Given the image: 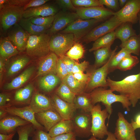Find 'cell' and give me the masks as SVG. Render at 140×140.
Returning a JSON list of instances; mask_svg holds the SVG:
<instances>
[{"label": "cell", "instance_id": "32", "mask_svg": "<svg viewBox=\"0 0 140 140\" xmlns=\"http://www.w3.org/2000/svg\"><path fill=\"white\" fill-rule=\"evenodd\" d=\"M34 87L29 84L24 87L19 89L15 93L14 99L17 104H24L29 102L31 96H33Z\"/></svg>", "mask_w": 140, "mask_h": 140}, {"label": "cell", "instance_id": "29", "mask_svg": "<svg viewBox=\"0 0 140 140\" xmlns=\"http://www.w3.org/2000/svg\"><path fill=\"white\" fill-rule=\"evenodd\" d=\"M61 81L56 74H50L42 77L39 81L40 88L43 90L47 92L52 91Z\"/></svg>", "mask_w": 140, "mask_h": 140}, {"label": "cell", "instance_id": "19", "mask_svg": "<svg viewBox=\"0 0 140 140\" xmlns=\"http://www.w3.org/2000/svg\"><path fill=\"white\" fill-rule=\"evenodd\" d=\"M30 123L18 116L7 115L0 120V133L9 134L16 132L18 127Z\"/></svg>", "mask_w": 140, "mask_h": 140}, {"label": "cell", "instance_id": "36", "mask_svg": "<svg viewBox=\"0 0 140 140\" xmlns=\"http://www.w3.org/2000/svg\"><path fill=\"white\" fill-rule=\"evenodd\" d=\"M139 62V60L137 57L129 54L122 59L118 65L117 69L122 71L130 70Z\"/></svg>", "mask_w": 140, "mask_h": 140}, {"label": "cell", "instance_id": "49", "mask_svg": "<svg viewBox=\"0 0 140 140\" xmlns=\"http://www.w3.org/2000/svg\"><path fill=\"white\" fill-rule=\"evenodd\" d=\"M76 137L74 133L72 132L51 137L50 140H76Z\"/></svg>", "mask_w": 140, "mask_h": 140}, {"label": "cell", "instance_id": "46", "mask_svg": "<svg viewBox=\"0 0 140 140\" xmlns=\"http://www.w3.org/2000/svg\"><path fill=\"white\" fill-rule=\"evenodd\" d=\"M59 58L61 59L65 64L68 73H72L73 68L76 62L66 55Z\"/></svg>", "mask_w": 140, "mask_h": 140}, {"label": "cell", "instance_id": "34", "mask_svg": "<svg viewBox=\"0 0 140 140\" xmlns=\"http://www.w3.org/2000/svg\"><path fill=\"white\" fill-rule=\"evenodd\" d=\"M121 48L124 49L130 54L137 55L140 54V36L138 35L133 36L120 46Z\"/></svg>", "mask_w": 140, "mask_h": 140}, {"label": "cell", "instance_id": "39", "mask_svg": "<svg viewBox=\"0 0 140 140\" xmlns=\"http://www.w3.org/2000/svg\"><path fill=\"white\" fill-rule=\"evenodd\" d=\"M36 130L31 123L18 127L16 129L18 140H28L29 137H32Z\"/></svg>", "mask_w": 140, "mask_h": 140}, {"label": "cell", "instance_id": "30", "mask_svg": "<svg viewBox=\"0 0 140 140\" xmlns=\"http://www.w3.org/2000/svg\"><path fill=\"white\" fill-rule=\"evenodd\" d=\"M61 82L66 85L76 95L85 92L86 84L76 79L73 73L69 74Z\"/></svg>", "mask_w": 140, "mask_h": 140}, {"label": "cell", "instance_id": "18", "mask_svg": "<svg viewBox=\"0 0 140 140\" xmlns=\"http://www.w3.org/2000/svg\"><path fill=\"white\" fill-rule=\"evenodd\" d=\"M35 116L37 121L48 132L52 127L62 120L54 108L35 114Z\"/></svg>", "mask_w": 140, "mask_h": 140}, {"label": "cell", "instance_id": "25", "mask_svg": "<svg viewBox=\"0 0 140 140\" xmlns=\"http://www.w3.org/2000/svg\"><path fill=\"white\" fill-rule=\"evenodd\" d=\"M132 24L129 22L122 23L114 31L116 39L120 40L122 43L130 37L136 35Z\"/></svg>", "mask_w": 140, "mask_h": 140}, {"label": "cell", "instance_id": "55", "mask_svg": "<svg viewBox=\"0 0 140 140\" xmlns=\"http://www.w3.org/2000/svg\"><path fill=\"white\" fill-rule=\"evenodd\" d=\"M107 138L104 140H118L114 134L108 131ZM87 140H100L93 136Z\"/></svg>", "mask_w": 140, "mask_h": 140}, {"label": "cell", "instance_id": "17", "mask_svg": "<svg viewBox=\"0 0 140 140\" xmlns=\"http://www.w3.org/2000/svg\"><path fill=\"white\" fill-rule=\"evenodd\" d=\"M53 108L58 113L62 120H72L77 109L75 104L65 101L54 93L51 99Z\"/></svg>", "mask_w": 140, "mask_h": 140}, {"label": "cell", "instance_id": "27", "mask_svg": "<svg viewBox=\"0 0 140 140\" xmlns=\"http://www.w3.org/2000/svg\"><path fill=\"white\" fill-rule=\"evenodd\" d=\"M77 109H81L83 112L89 113L93 106L90 93L84 92L76 95L74 102Z\"/></svg>", "mask_w": 140, "mask_h": 140}, {"label": "cell", "instance_id": "7", "mask_svg": "<svg viewBox=\"0 0 140 140\" xmlns=\"http://www.w3.org/2000/svg\"><path fill=\"white\" fill-rule=\"evenodd\" d=\"M122 23L115 16L93 28L80 40L86 43L95 41L100 37L115 30Z\"/></svg>", "mask_w": 140, "mask_h": 140}, {"label": "cell", "instance_id": "12", "mask_svg": "<svg viewBox=\"0 0 140 140\" xmlns=\"http://www.w3.org/2000/svg\"><path fill=\"white\" fill-rule=\"evenodd\" d=\"M73 132L76 136L87 138L92 135V116L90 113L83 112L74 116L72 119Z\"/></svg>", "mask_w": 140, "mask_h": 140}, {"label": "cell", "instance_id": "5", "mask_svg": "<svg viewBox=\"0 0 140 140\" xmlns=\"http://www.w3.org/2000/svg\"><path fill=\"white\" fill-rule=\"evenodd\" d=\"M103 21L95 19L83 20L79 18L71 23L60 33H73L75 42H79L93 28Z\"/></svg>", "mask_w": 140, "mask_h": 140}, {"label": "cell", "instance_id": "57", "mask_svg": "<svg viewBox=\"0 0 140 140\" xmlns=\"http://www.w3.org/2000/svg\"><path fill=\"white\" fill-rule=\"evenodd\" d=\"M8 113L6 111L2 108H0V119L1 120L6 116Z\"/></svg>", "mask_w": 140, "mask_h": 140}, {"label": "cell", "instance_id": "26", "mask_svg": "<svg viewBox=\"0 0 140 140\" xmlns=\"http://www.w3.org/2000/svg\"><path fill=\"white\" fill-rule=\"evenodd\" d=\"M18 24L30 35H39L46 33L51 27L38 25L32 23L28 18H23Z\"/></svg>", "mask_w": 140, "mask_h": 140}, {"label": "cell", "instance_id": "58", "mask_svg": "<svg viewBox=\"0 0 140 140\" xmlns=\"http://www.w3.org/2000/svg\"><path fill=\"white\" fill-rule=\"evenodd\" d=\"M118 1L120 7L122 8L124 6L128 0H119Z\"/></svg>", "mask_w": 140, "mask_h": 140}, {"label": "cell", "instance_id": "11", "mask_svg": "<svg viewBox=\"0 0 140 140\" xmlns=\"http://www.w3.org/2000/svg\"><path fill=\"white\" fill-rule=\"evenodd\" d=\"M75 11L79 18L82 19H93L103 21L113 16L115 12L104 6H99L76 7Z\"/></svg>", "mask_w": 140, "mask_h": 140}, {"label": "cell", "instance_id": "43", "mask_svg": "<svg viewBox=\"0 0 140 140\" xmlns=\"http://www.w3.org/2000/svg\"><path fill=\"white\" fill-rule=\"evenodd\" d=\"M56 72L57 75L61 80L69 74L65 64L59 58H58L57 62Z\"/></svg>", "mask_w": 140, "mask_h": 140}, {"label": "cell", "instance_id": "24", "mask_svg": "<svg viewBox=\"0 0 140 140\" xmlns=\"http://www.w3.org/2000/svg\"><path fill=\"white\" fill-rule=\"evenodd\" d=\"M34 69V67L32 66L28 68L11 82L6 84L4 86V89L10 90L21 87L30 78Z\"/></svg>", "mask_w": 140, "mask_h": 140}, {"label": "cell", "instance_id": "22", "mask_svg": "<svg viewBox=\"0 0 140 140\" xmlns=\"http://www.w3.org/2000/svg\"><path fill=\"white\" fill-rule=\"evenodd\" d=\"M57 12V9L54 5L44 4L25 10L24 11L23 18H28L33 17L54 16Z\"/></svg>", "mask_w": 140, "mask_h": 140}, {"label": "cell", "instance_id": "13", "mask_svg": "<svg viewBox=\"0 0 140 140\" xmlns=\"http://www.w3.org/2000/svg\"><path fill=\"white\" fill-rule=\"evenodd\" d=\"M79 18L76 12L65 11L57 12L54 16V19L51 27L46 33L50 36L61 31L71 23Z\"/></svg>", "mask_w": 140, "mask_h": 140}, {"label": "cell", "instance_id": "61", "mask_svg": "<svg viewBox=\"0 0 140 140\" xmlns=\"http://www.w3.org/2000/svg\"><path fill=\"white\" fill-rule=\"evenodd\" d=\"M138 20L139 21V25H140V32L139 35L140 36V12H139L138 15Z\"/></svg>", "mask_w": 140, "mask_h": 140}, {"label": "cell", "instance_id": "48", "mask_svg": "<svg viewBox=\"0 0 140 140\" xmlns=\"http://www.w3.org/2000/svg\"><path fill=\"white\" fill-rule=\"evenodd\" d=\"M56 2L57 4L64 10H75L76 7L74 5L71 0H58Z\"/></svg>", "mask_w": 140, "mask_h": 140}, {"label": "cell", "instance_id": "56", "mask_svg": "<svg viewBox=\"0 0 140 140\" xmlns=\"http://www.w3.org/2000/svg\"><path fill=\"white\" fill-rule=\"evenodd\" d=\"M16 132L9 134H6L0 133V140H9L12 138L15 135Z\"/></svg>", "mask_w": 140, "mask_h": 140}, {"label": "cell", "instance_id": "8", "mask_svg": "<svg viewBox=\"0 0 140 140\" xmlns=\"http://www.w3.org/2000/svg\"><path fill=\"white\" fill-rule=\"evenodd\" d=\"M0 23L4 30L18 24L23 18L24 7L6 4L0 9Z\"/></svg>", "mask_w": 140, "mask_h": 140}, {"label": "cell", "instance_id": "14", "mask_svg": "<svg viewBox=\"0 0 140 140\" xmlns=\"http://www.w3.org/2000/svg\"><path fill=\"white\" fill-rule=\"evenodd\" d=\"M118 116L114 133L116 138L118 140H132L136 138L135 130L131 123L128 122L121 112L118 113Z\"/></svg>", "mask_w": 140, "mask_h": 140}, {"label": "cell", "instance_id": "62", "mask_svg": "<svg viewBox=\"0 0 140 140\" xmlns=\"http://www.w3.org/2000/svg\"><path fill=\"white\" fill-rule=\"evenodd\" d=\"M132 140H137L136 138L133 139Z\"/></svg>", "mask_w": 140, "mask_h": 140}, {"label": "cell", "instance_id": "28", "mask_svg": "<svg viewBox=\"0 0 140 140\" xmlns=\"http://www.w3.org/2000/svg\"><path fill=\"white\" fill-rule=\"evenodd\" d=\"M73 125L72 120H62L48 131L51 137L73 132Z\"/></svg>", "mask_w": 140, "mask_h": 140}, {"label": "cell", "instance_id": "6", "mask_svg": "<svg viewBox=\"0 0 140 140\" xmlns=\"http://www.w3.org/2000/svg\"><path fill=\"white\" fill-rule=\"evenodd\" d=\"M75 43L73 33H58L51 36L50 51L60 57L66 55Z\"/></svg>", "mask_w": 140, "mask_h": 140}, {"label": "cell", "instance_id": "52", "mask_svg": "<svg viewBox=\"0 0 140 140\" xmlns=\"http://www.w3.org/2000/svg\"><path fill=\"white\" fill-rule=\"evenodd\" d=\"M30 1V0H8L6 4L24 7Z\"/></svg>", "mask_w": 140, "mask_h": 140}, {"label": "cell", "instance_id": "51", "mask_svg": "<svg viewBox=\"0 0 140 140\" xmlns=\"http://www.w3.org/2000/svg\"><path fill=\"white\" fill-rule=\"evenodd\" d=\"M90 73L89 71L86 74L80 72L73 74L74 77L80 81L87 84L89 79Z\"/></svg>", "mask_w": 140, "mask_h": 140}, {"label": "cell", "instance_id": "1", "mask_svg": "<svg viewBox=\"0 0 140 140\" xmlns=\"http://www.w3.org/2000/svg\"><path fill=\"white\" fill-rule=\"evenodd\" d=\"M107 81L110 89L127 96L132 107H136L140 100V71L137 74L128 75L120 81L113 80L109 77Z\"/></svg>", "mask_w": 140, "mask_h": 140}, {"label": "cell", "instance_id": "33", "mask_svg": "<svg viewBox=\"0 0 140 140\" xmlns=\"http://www.w3.org/2000/svg\"><path fill=\"white\" fill-rule=\"evenodd\" d=\"M115 39L114 31L107 34L95 40L89 51L91 52L100 48L111 47Z\"/></svg>", "mask_w": 140, "mask_h": 140}, {"label": "cell", "instance_id": "23", "mask_svg": "<svg viewBox=\"0 0 140 140\" xmlns=\"http://www.w3.org/2000/svg\"><path fill=\"white\" fill-rule=\"evenodd\" d=\"M116 46L112 50L111 47L100 48L94 51L95 61L93 67L95 68H100L106 64L113 55L116 52L118 48Z\"/></svg>", "mask_w": 140, "mask_h": 140}, {"label": "cell", "instance_id": "54", "mask_svg": "<svg viewBox=\"0 0 140 140\" xmlns=\"http://www.w3.org/2000/svg\"><path fill=\"white\" fill-rule=\"evenodd\" d=\"M8 95L2 93L0 94V108H2L6 106V102L8 99Z\"/></svg>", "mask_w": 140, "mask_h": 140}, {"label": "cell", "instance_id": "3", "mask_svg": "<svg viewBox=\"0 0 140 140\" xmlns=\"http://www.w3.org/2000/svg\"><path fill=\"white\" fill-rule=\"evenodd\" d=\"M90 113L92 116V135L98 139H102L107 136L108 131L105 121L109 118V114L106 108L102 110L99 104L95 105Z\"/></svg>", "mask_w": 140, "mask_h": 140}, {"label": "cell", "instance_id": "20", "mask_svg": "<svg viewBox=\"0 0 140 140\" xmlns=\"http://www.w3.org/2000/svg\"><path fill=\"white\" fill-rule=\"evenodd\" d=\"M58 58L56 54L52 52L43 57L39 62L37 75L56 74L57 63Z\"/></svg>", "mask_w": 140, "mask_h": 140}, {"label": "cell", "instance_id": "45", "mask_svg": "<svg viewBox=\"0 0 140 140\" xmlns=\"http://www.w3.org/2000/svg\"><path fill=\"white\" fill-rule=\"evenodd\" d=\"M51 137L43 130L36 129L32 136V140H50Z\"/></svg>", "mask_w": 140, "mask_h": 140}, {"label": "cell", "instance_id": "4", "mask_svg": "<svg viewBox=\"0 0 140 140\" xmlns=\"http://www.w3.org/2000/svg\"><path fill=\"white\" fill-rule=\"evenodd\" d=\"M51 36L46 33L39 35H30L26 47L27 54L34 57H44L50 52Z\"/></svg>", "mask_w": 140, "mask_h": 140}, {"label": "cell", "instance_id": "53", "mask_svg": "<svg viewBox=\"0 0 140 140\" xmlns=\"http://www.w3.org/2000/svg\"><path fill=\"white\" fill-rule=\"evenodd\" d=\"M131 123L135 130L137 129L140 128V113L137 114L135 117V120L132 119Z\"/></svg>", "mask_w": 140, "mask_h": 140}, {"label": "cell", "instance_id": "37", "mask_svg": "<svg viewBox=\"0 0 140 140\" xmlns=\"http://www.w3.org/2000/svg\"><path fill=\"white\" fill-rule=\"evenodd\" d=\"M129 54L130 53L123 48H121L118 52H116L109 62L108 68L109 74L117 69L118 65L122 59Z\"/></svg>", "mask_w": 140, "mask_h": 140}, {"label": "cell", "instance_id": "16", "mask_svg": "<svg viewBox=\"0 0 140 140\" xmlns=\"http://www.w3.org/2000/svg\"><path fill=\"white\" fill-rule=\"evenodd\" d=\"M9 29L8 37L18 50L24 51L26 49L30 35L18 24Z\"/></svg>", "mask_w": 140, "mask_h": 140}, {"label": "cell", "instance_id": "38", "mask_svg": "<svg viewBox=\"0 0 140 140\" xmlns=\"http://www.w3.org/2000/svg\"><path fill=\"white\" fill-rule=\"evenodd\" d=\"M30 59L26 56L20 57L16 59L10 65L7 73L8 76L12 75L18 72L29 62Z\"/></svg>", "mask_w": 140, "mask_h": 140}, {"label": "cell", "instance_id": "50", "mask_svg": "<svg viewBox=\"0 0 140 140\" xmlns=\"http://www.w3.org/2000/svg\"><path fill=\"white\" fill-rule=\"evenodd\" d=\"M49 0H30L29 2L24 7L25 10L31 8L39 6L49 1Z\"/></svg>", "mask_w": 140, "mask_h": 140}, {"label": "cell", "instance_id": "44", "mask_svg": "<svg viewBox=\"0 0 140 140\" xmlns=\"http://www.w3.org/2000/svg\"><path fill=\"white\" fill-rule=\"evenodd\" d=\"M100 4L109 8L117 12L119 10L120 6L118 0H99Z\"/></svg>", "mask_w": 140, "mask_h": 140}, {"label": "cell", "instance_id": "47", "mask_svg": "<svg viewBox=\"0 0 140 140\" xmlns=\"http://www.w3.org/2000/svg\"><path fill=\"white\" fill-rule=\"evenodd\" d=\"M89 66V62L86 61H84L80 63L76 62L74 65L73 68L72 73L83 72L88 68Z\"/></svg>", "mask_w": 140, "mask_h": 140}, {"label": "cell", "instance_id": "9", "mask_svg": "<svg viewBox=\"0 0 140 140\" xmlns=\"http://www.w3.org/2000/svg\"><path fill=\"white\" fill-rule=\"evenodd\" d=\"M107 62L101 67L95 68L93 66L90 69V76L86 84L85 92L90 93L95 89L99 87L107 89L108 86L107 77L109 74V65L110 59Z\"/></svg>", "mask_w": 140, "mask_h": 140}, {"label": "cell", "instance_id": "60", "mask_svg": "<svg viewBox=\"0 0 140 140\" xmlns=\"http://www.w3.org/2000/svg\"><path fill=\"white\" fill-rule=\"evenodd\" d=\"M4 67V64L2 58L0 57V73L2 72Z\"/></svg>", "mask_w": 140, "mask_h": 140}, {"label": "cell", "instance_id": "59", "mask_svg": "<svg viewBox=\"0 0 140 140\" xmlns=\"http://www.w3.org/2000/svg\"><path fill=\"white\" fill-rule=\"evenodd\" d=\"M8 0H0V9H2L5 5L6 4Z\"/></svg>", "mask_w": 140, "mask_h": 140}, {"label": "cell", "instance_id": "35", "mask_svg": "<svg viewBox=\"0 0 140 140\" xmlns=\"http://www.w3.org/2000/svg\"><path fill=\"white\" fill-rule=\"evenodd\" d=\"M55 93L63 100L74 103L76 94L64 83L61 82Z\"/></svg>", "mask_w": 140, "mask_h": 140}, {"label": "cell", "instance_id": "41", "mask_svg": "<svg viewBox=\"0 0 140 140\" xmlns=\"http://www.w3.org/2000/svg\"><path fill=\"white\" fill-rule=\"evenodd\" d=\"M28 19L32 23L36 25L41 26L51 27L54 20V16L33 17Z\"/></svg>", "mask_w": 140, "mask_h": 140}, {"label": "cell", "instance_id": "31", "mask_svg": "<svg viewBox=\"0 0 140 140\" xmlns=\"http://www.w3.org/2000/svg\"><path fill=\"white\" fill-rule=\"evenodd\" d=\"M18 53V51L7 37L1 39L0 42V57L7 59Z\"/></svg>", "mask_w": 140, "mask_h": 140}, {"label": "cell", "instance_id": "15", "mask_svg": "<svg viewBox=\"0 0 140 140\" xmlns=\"http://www.w3.org/2000/svg\"><path fill=\"white\" fill-rule=\"evenodd\" d=\"M0 108H3L8 114L18 116L32 123L36 129L43 130L44 128L37 121L35 113L29 105L22 107L11 106Z\"/></svg>", "mask_w": 140, "mask_h": 140}, {"label": "cell", "instance_id": "10", "mask_svg": "<svg viewBox=\"0 0 140 140\" xmlns=\"http://www.w3.org/2000/svg\"><path fill=\"white\" fill-rule=\"evenodd\" d=\"M140 12V0H128L124 6L114 15L122 23L129 22L135 24L138 21Z\"/></svg>", "mask_w": 140, "mask_h": 140}, {"label": "cell", "instance_id": "2", "mask_svg": "<svg viewBox=\"0 0 140 140\" xmlns=\"http://www.w3.org/2000/svg\"><path fill=\"white\" fill-rule=\"evenodd\" d=\"M92 104L94 106L98 102H101L104 105L109 114L108 122L113 112L112 104L116 102L120 103L124 109L129 111L131 103L127 97L123 95H117L114 94L110 89H108L102 87L96 88L90 93Z\"/></svg>", "mask_w": 140, "mask_h": 140}, {"label": "cell", "instance_id": "40", "mask_svg": "<svg viewBox=\"0 0 140 140\" xmlns=\"http://www.w3.org/2000/svg\"><path fill=\"white\" fill-rule=\"evenodd\" d=\"M84 47L79 41L75 42L73 46L66 53V55L74 60H78L83 57Z\"/></svg>", "mask_w": 140, "mask_h": 140}, {"label": "cell", "instance_id": "42", "mask_svg": "<svg viewBox=\"0 0 140 140\" xmlns=\"http://www.w3.org/2000/svg\"><path fill=\"white\" fill-rule=\"evenodd\" d=\"M75 6L88 8L94 6H103L99 0H71Z\"/></svg>", "mask_w": 140, "mask_h": 140}, {"label": "cell", "instance_id": "21", "mask_svg": "<svg viewBox=\"0 0 140 140\" xmlns=\"http://www.w3.org/2000/svg\"><path fill=\"white\" fill-rule=\"evenodd\" d=\"M29 106L35 114L53 108L51 99L38 93L33 95Z\"/></svg>", "mask_w": 140, "mask_h": 140}, {"label": "cell", "instance_id": "63", "mask_svg": "<svg viewBox=\"0 0 140 140\" xmlns=\"http://www.w3.org/2000/svg\"><path fill=\"white\" fill-rule=\"evenodd\" d=\"M9 140H12V138H11V139H10Z\"/></svg>", "mask_w": 140, "mask_h": 140}]
</instances>
